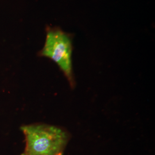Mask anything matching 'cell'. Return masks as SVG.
<instances>
[{
	"instance_id": "cell-1",
	"label": "cell",
	"mask_w": 155,
	"mask_h": 155,
	"mask_svg": "<svg viewBox=\"0 0 155 155\" xmlns=\"http://www.w3.org/2000/svg\"><path fill=\"white\" fill-rule=\"evenodd\" d=\"M25 147L21 155H59L63 153L69 134L61 127L43 124L21 127Z\"/></svg>"
},
{
	"instance_id": "cell-2",
	"label": "cell",
	"mask_w": 155,
	"mask_h": 155,
	"mask_svg": "<svg viewBox=\"0 0 155 155\" xmlns=\"http://www.w3.org/2000/svg\"><path fill=\"white\" fill-rule=\"evenodd\" d=\"M72 39L70 34L59 28L47 29L45 45L40 55L55 62L73 88L75 82L72 70Z\"/></svg>"
},
{
	"instance_id": "cell-3",
	"label": "cell",
	"mask_w": 155,
	"mask_h": 155,
	"mask_svg": "<svg viewBox=\"0 0 155 155\" xmlns=\"http://www.w3.org/2000/svg\"><path fill=\"white\" fill-rule=\"evenodd\" d=\"M63 155V153H60V154H59V155Z\"/></svg>"
}]
</instances>
